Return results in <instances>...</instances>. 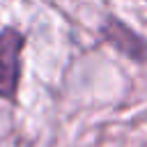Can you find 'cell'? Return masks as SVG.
<instances>
[{
	"label": "cell",
	"mask_w": 147,
	"mask_h": 147,
	"mask_svg": "<svg viewBox=\"0 0 147 147\" xmlns=\"http://www.w3.org/2000/svg\"><path fill=\"white\" fill-rule=\"evenodd\" d=\"M25 46V34L16 28H5L0 32V99L16 101L21 83V55Z\"/></svg>",
	"instance_id": "obj_1"
},
{
	"label": "cell",
	"mask_w": 147,
	"mask_h": 147,
	"mask_svg": "<svg viewBox=\"0 0 147 147\" xmlns=\"http://www.w3.org/2000/svg\"><path fill=\"white\" fill-rule=\"evenodd\" d=\"M101 37L122 55H126L133 62H147V39H142L133 28L122 23L115 16L103 18L101 23Z\"/></svg>",
	"instance_id": "obj_2"
}]
</instances>
